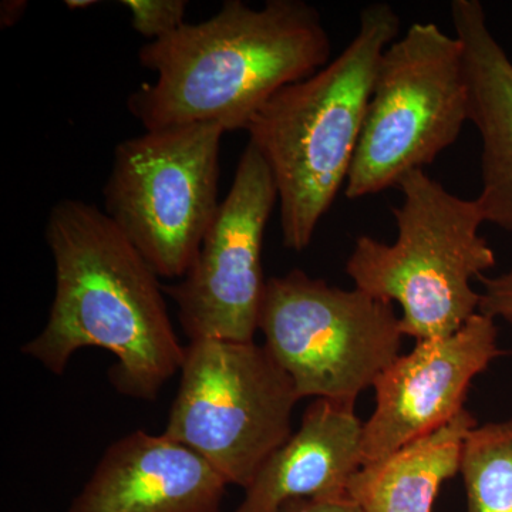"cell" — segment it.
<instances>
[{"instance_id": "ffe728a7", "label": "cell", "mask_w": 512, "mask_h": 512, "mask_svg": "<svg viewBox=\"0 0 512 512\" xmlns=\"http://www.w3.org/2000/svg\"><path fill=\"white\" fill-rule=\"evenodd\" d=\"M96 5V0H66L64 2V6L70 10H86Z\"/></svg>"}, {"instance_id": "9c48e42d", "label": "cell", "mask_w": 512, "mask_h": 512, "mask_svg": "<svg viewBox=\"0 0 512 512\" xmlns=\"http://www.w3.org/2000/svg\"><path fill=\"white\" fill-rule=\"evenodd\" d=\"M276 202L274 175L248 143L190 271L178 284L164 288L177 303L190 342H254L268 281L262 271V244Z\"/></svg>"}, {"instance_id": "5b68a950", "label": "cell", "mask_w": 512, "mask_h": 512, "mask_svg": "<svg viewBox=\"0 0 512 512\" xmlns=\"http://www.w3.org/2000/svg\"><path fill=\"white\" fill-rule=\"evenodd\" d=\"M467 121L463 45L434 23H413L380 59L346 197L360 200L397 187L453 146Z\"/></svg>"}, {"instance_id": "6da1fadb", "label": "cell", "mask_w": 512, "mask_h": 512, "mask_svg": "<svg viewBox=\"0 0 512 512\" xmlns=\"http://www.w3.org/2000/svg\"><path fill=\"white\" fill-rule=\"evenodd\" d=\"M46 239L55 299L45 328L22 352L62 375L80 349L107 350L117 360L110 373L117 390L156 399L185 356L160 276L106 212L86 201L56 202Z\"/></svg>"}, {"instance_id": "3957f363", "label": "cell", "mask_w": 512, "mask_h": 512, "mask_svg": "<svg viewBox=\"0 0 512 512\" xmlns=\"http://www.w3.org/2000/svg\"><path fill=\"white\" fill-rule=\"evenodd\" d=\"M400 26L389 3L365 6L345 50L318 73L276 93L249 124V144L274 175L285 248L301 252L311 245L346 184L377 67Z\"/></svg>"}, {"instance_id": "d6986e66", "label": "cell", "mask_w": 512, "mask_h": 512, "mask_svg": "<svg viewBox=\"0 0 512 512\" xmlns=\"http://www.w3.org/2000/svg\"><path fill=\"white\" fill-rule=\"evenodd\" d=\"M28 9V2L23 0H8L0 6V23L2 28H12L22 18L23 13Z\"/></svg>"}, {"instance_id": "ac0fdd59", "label": "cell", "mask_w": 512, "mask_h": 512, "mask_svg": "<svg viewBox=\"0 0 512 512\" xmlns=\"http://www.w3.org/2000/svg\"><path fill=\"white\" fill-rule=\"evenodd\" d=\"M279 512H363L349 497L342 498H296L288 501Z\"/></svg>"}, {"instance_id": "8fae6325", "label": "cell", "mask_w": 512, "mask_h": 512, "mask_svg": "<svg viewBox=\"0 0 512 512\" xmlns=\"http://www.w3.org/2000/svg\"><path fill=\"white\" fill-rule=\"evenodd\" d=\"M227 487L190 447L137 430L107 448L67 512H220Z\"/></svg>"}, {"instance_id": "2e32d148", "label": "cell", "mask_w": 512, "mask_h": 512, "mask_svg": "<svg viewBox=\"0 0 512 512\" xmlns=\"http://www.w3.org/2000/svg\"><path fill=\"white\" fill-rule=\"evenodd\" d=\"M130 10L131 28L150 42L163 39L185 25V0H121Z\"/></svg>"}, {"instance_id": "4fadbf2b", "label": "cell", "mask_w": 512, "mask_h": 512, "mask_svg": "<svg viewBox=\"0 0 512 512\" xmlns=\"http://www.w3.org/2000/svg\"><path fill=\"white\" fill-rule=\"evenodd\" d=\"M463 45L470 121L481 136V191L476 198L485 222L512 232V62L488 28L478 0L450 6Z\"/></svg>"}, {"instance_id": "7a4b0ae2", "label": "cell", "mask_w": 512, "mask_h": 512, "mask_svg": "<svg viewBox=\"0 0 512 512\" xmlns=\"http://www.w3.org/2000/svg\"><path fill=\"white\" fill-rule=\"evenodd\" d=\"M332 43L319 10L303 0H268L255 9L227 0L201 23H185L138 50L156 82L128 96L144 130L218 123L248 130L276 93L329 63Z\"/></svg>"}, {"instance_id": "8992f818", "label": "cell", "mask_w": 512, "mask_h": 512, "mask_svg": "<svg viewBox=\"0 0 512 512\" xmlns=\"http://www.w3.org/2000/svg\"><path fill=\"white\" fill-rule=\"evenodd\" d=\"M218 123L146 130L117 144L104 212L160 278L183 279L217 217Z\"/></svg>"}, {"instance_id": "277c9868", "label": "cell", "mask_w": 512, "mask_h": 512, "mask_svg": "<svg viewBox=\"0 0 512 512\" xmlns=\"http://www.w3.org/2000/svg\"><path fill=\"white\" fill-rule=\"evenodd\" d=\"M397 187L403 201L393 210L396 241L357 238L346 274L360 291L399 303L404 336L447 338L477 315L481 293L471 279L495 265L493 248L480 235L484 215L477 200L451 194L424 170Z\"/></svg>"}, {"instance_id": "e0dca14e", "label": "cell", "mask_w": 512, "mask_h": 512, "mask_svg": "<svg viewBox=\"0 0 512 512\" xmlns=\"http://www.w3.org/2000/svg\"><path fill=\"white\" fill-rule=\"evenodd\" d=\"M478 279L483 286L478 312L493 319H504L512 325V268L495 278L483 275Z\"/></svg>"}, {"instance_id": "5bb4252c", "label": "cell", "mask_w": 512, "mask_h": 512, "mask_svg": "<svg viewBox=\"0 0 512 512\" xmlns=\"http://www.w3.org/2000/svg\"><path fill=\"white\" fill-rule=\"evenodd\" d=\"M474 427L476 419L464 409L439 430L365 464L350 480L349 497L363 512H433L441 485L460 471Z\"/></svg>"}, {"instance_id": "9a60e30c", "label": "cell", "mask_w": 512, "mask_h": 512, "mask_svg": "<svg viewBox=\"0 0 512 512\" xmlns=\"http://www.w3.org/2000/svg\"><path fill=\"white\" fill-rule=\"evenodd\" d=\"M460 473L468 512H512V419L468 433Z\"/></svg>"}, {"instance_id": "ba28073f", "label": "cell", "mask_w": 512, "mask_h": 512, "mask_svg": "<svg viewBox=\"0 0 512 512\" xmlns=\"http://www.w3.org/2000/svg\"><path fill=\"white\" fill-rule=\"evenodd\" d=\"M258 330L299 399L352 404L400 356L404 336L392 303L299 269L266 281Z\"/></svg>"}, {"instance_id": "52a82bcc", "label": "cell", "mask_w": 512, "mask_h": 512, "mask_svg": "<svg viewBox=\"0 0 512 512\" xmlns=\"http://www.w3.org/2000/svg\"><path fill=\"white\" fill-rule=\"evenodd\" d=\"M165 436L207 460L229 484L247 488L292 434L299 402L291 377L264 345L191 340Z\"/></svg>"}, {"instance_id": "30bf717a", "label": "cell", "mask_w": 512, "mask_h": 512, "mask_svg": "<svg viewBox=\"0 0 512 512\" xmlns=\"http://www.w3.org/2000/svg\"><path fill=\"white\" fill-rule=\"evenodd\" d=\"M505 355L495 319L478 312L447 338L419 340L377 377L376 409L363 424V466L382 460L463 412L474 377Z\"/></svg>"}, {"instance_id": "7c38bea8", "label": "cell", "mask_w": 512, "mask_h": 512, "mask_svg": "<svg viewBox=\"0 0 512 512\" xmlns=\"http://www.w3.org/2000/svg\"><path fill=\"white\" fill-rule=\"evenodd\" d=\"M355 404L316 399L301 426L266 458L237 512H279L296 498H342L363 466Z\"/></svg>"}]
</instances>
